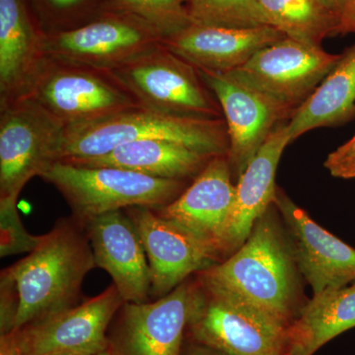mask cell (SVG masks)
<instances>
[{
	"mask_svg": "<svg viewBox=\"0 0 355 355\" xmlns=\"http://www.w3.org/2000/svg\"><path fill=\"white\" fill-rule=\"evenodd\" d=\"M95 266L83 224L58 222L32 253L1 272V336L76 306L83 280Z\"/></svg>",
	"mask_w": 355,
	"mask_h": 355,
	"instance_id": "1",
	"label": "cell"
},
{
	"mask_svg": "<svg viewBox=\"0 0 355 355\" xmlns=\"http://www.w3.org/2000/svg\"><path fill=\"white\" fill-rule=\"evenodd\" d=\"M232 178L227 154L214 156L176 200L154 210L202 242L221 261L222 236L235 196Z\"/></svg>",
	"mask_w": 355,
	"mask_h": 355,
	"instance_id": "15",
	"label": "cell"
},
{
	"mask_svg": "<svg viewBox=\"0 0 355 355\" xmlns=\"http://www.w3.org/2000/svg\"><path fill=\"white\" fill-rule=\"evenodd\" d=\"M284 37L273 26L230 28L191 23L163 40V44L198 69L226 73Z\"/></svg>",
	"mask_w": 355,
	"mask_h": 355,
	"instance_id": "18",
	"label": "cell"
},
{
	"mask_svg": "<svg viewBox=\"0 0 355 355\" xmlns=\"http://www.w3.org/2000/svg\"><path fill=\"white\" fill-rule=\"evenodd\" d=\"M94 355H114L111 350H106V352H101V354H94Z\"/></svg>",
	"mask_w": 355,
	"mask_h": 355,
	"instance_id": "33",
	"label": "cell"
},
{
	"mask_svg": "<svg viewBox=\"0 0 355 355\" xmlns=\"http://www.w3.org/2000/svg\"><path fill=\"white\" fill-rule=\"evenodd\" d=\"M64 132L29 98L0 105V198L18 200L30 180L60 160Z\"/></svg>",
	"mask_w": 355,
	"mask_h": 355,
	"instance_id": "9",
	"label": "cell"
},
{
	"mask_svg": "<svg viewBox=\"0 0 355 355\" xmlns=\"http://www.w3.org/2000/svg\"><path fill=\"white\" fill-rule=\"evenodd\" d=\"M53 6L60 7V8H67V7H71L83 1V0H50Z\"/></svg>",
	"mask_w": 355,
	"mask_h": 355,
	"instance_id": "32",
	"label": "cell"
},
{
	"mask_svg": "<svg viewBox=\"0 0 355 355\" xmlns=\"http://www.w3.org/2000/svg\"><path fill=\"white\" fill-rule=\"evenodd\" d=\"M43 236L30 234L21 220L16 198H0V257L32 253Z\"/></svg>",
	"mask_w": 355,
	"mask_h": 355,
	"instance_id": "27",
	"label": "cell"
},
{
	"mask_svg": "<svg viewBox=\"0 0 355 355\" xmlns=\"http://www.w3.org/2000/svg\"><path fill=\"white\" fill-rule=\"evenodd\" d=\"M107 11L135 16L164 39L191 24L187 0H114Z\"/></svg>",
	"mask_w": 355,
	"mask_h": 355,
	"instance_id": "26",
	"label": "cell"
},
{
	"mask_svg": "<svg viewBox=\"0 0 355 355\" xmlns=\"http://www.w3.org/2000/svg\"><path fill=\"white\" fill-rule=\"evenodd\" d=\"M320 3L328 9L331 13H333L336 16V19H338V15H340V9H342L343 0H318Z\"/></svg>",
	"mask_w": 355,
	"mask_h": 355,
	"instance_id": "30",
	"label": "cell"
},
{
	"mask_svg": "<svg viewBox=\"0 0 355 355\" xmlns=\"http://www.w3.org/2000/svg\"><path fill=\"white\" fill-rule=\"evenodd\" d=\"M273 205L286 222L296 265L313 293L355 282L354 248L317 224L279 188Z\"/></svg>",
	"mask_w": 355,
	"mask_h": 355,
	"instance_id": "14",
	"label": "cell"
},
{
	"mask_svg": "<svg viewBox=\"0 0 355 355\" xmlns=\"http://www.w3.org/2000/svg\"><path fill=\"white\" fill-rule=\"evenodd\" d=\"M275 209L268 207L234 254L196 275L205 286L230 292L289 326L302 307L299 270Z\"/></svg>",
	"mask_w": 355,
	"mask_h": 355,
	"instance_id": "2",
	"label": "cell"
},
{
	"mask_svg": "<svg viewBox=\"0 0 355 355\" xmlns=\"http://www.w3.org/2000/svg\"><path fill=\"white\" fill-rule=\"evenodd\" d=\"M105 72L146 108L180 116L222 118L220 105L197 67L163 44Z\"/></svg>",
	"mask_w": 355,
	"mask_h": 355,
	"instance_id": "6",
	"label": "cell"
},
{
	"mask_svg": "<svg viewBox=\"0 0 355 355\" xmlns=\"http://www.w3.org/2000/svg\"><path fill=\"white\" fill-rule=\"evenodd\" d=\"M191 23L219 27L273 26L259 0H187ZM275 27V26H273Z\"/></svg>",
	"mask_w": 355,
	"mask_h": 355,
	"instance_id": "25",
	"label": "cell"
},
{
	"mask_svg": "<svg viewBox=\"0 0 355 355\" xmlns=\"http://www.w3.org/2000/svg\"><path fill=\"white\" fill-rule=\"evenodd\" d=\"M187 355H224L222 354L221 352H217V350L214 349H210L209 347H205V345H193L191 347L190 350H189L188 354Z\"/></svg>",
	"mask_w": 355,
	"mask_h": 355,
	"instance_id": "31",
	"label": "cell"
},
{
	"mask_svg": "<svg viewBox=\"0 0 355 355\" xmlns=\"http://www.w3.org/2000/svg\"><path fill=\"white\" fill-rule=\"evenodd\" d=\"M25 97L65 128L141 106L106 72L51 57L44 60Z\"/></svg>",
	"mask_w": 355,
	"mask_h": 355,
	"instance_id": "7",
	"label": "cell"
},
{
	"mask_svg": "<svg viewBox=\"0 0 355 355\" xmlns=\"http://www.w3.org/2000/svg\"><path fill=\"white\" fill-rule=\"evenodd\" d=\"M125 214L135 224L146 250L153 295L163 297L191 275L220 263L212 250L153 209L128 207Z\"/></svg>",
	"mask_w": 355,
	"mask_h": 355,
	"instance_id": "13",
	"label": "cell"
},
{
	"mask_svg": "<svg viewBox=\"0 0 355 355\" xmlns=\"http://www.w3.org/2000/svg\"><path fill=\"white\" fill-rule=\"evenodd\" d=\"M198 72L220 105L227 125L229 162L238 179L270 133L293 111L227 74Z\"/></svg>",
	"mask_w": 355,
	"mask_h": 355,
	"instance_id": "12",
	"label": "cell"
},
{
	"mask_svg": "<svg viewBox=\"0 0 355 355\" xmlns=\"http://www.w3.org/2000/svg\"><path fill=\"white\" fill-rule=\"evenodd\" d=\"M144 139L170 140L212 155L229 151L224 118L180 116L140 106L65 128L58 161L100 157L123 144Z\"/></svg>",
	"mask_w": 355,
	"mask_h": 355,
	"instance_id": "3",
	"label": "cell"
},
{
	"mask_svg": "<svg viewBox=\"0 0 355 355\" xmlns=\"http://www.w3.org/2000/svg\"><path fill=\"white\" fill-rule=\"evenodd\" d=\"M22 0H0V105L24 98L48 57Z\"/></svg>",
	"mask_w": 355,
	"mask_h": 355,
	"instance_id": "20",
	"label": "cell"
},
{
	"mask_svg": "<svg viewBox=\"0 0 355 355\" xmlns=\"http://www.w3.org/2000/svg\"><path fill=\"white\" fill-rule=\"evenodd\" d=\"M355 114V44L287 123L291 141L318 128L340 125Z\"/></svg>",
	"mask_w": 355,
	"mask_h": 355,
	"instance_id": "23",
	"label": "cell"
},
{
	"mask_svg": "<svg viewBox=\"0 0 355 355\" xmlns=\"http://www.w3.org/2000/svg\"><path fill=\"white\" fill-rule=\"evenodd\" d=\"M291 142L288 127L280 123L238 178L234 200L222 236V261L243 246L254 223L273 205L277 166Z\"/></svg>",
	"mask_w": 355,
	"mask_h": 355,
	"instance_id": "17",
	"label": "cell"
},
{
	"mask_svg": "<svg viewBox=\"0 0 355 355\" xmlns=\"http://www.w3.org/2000/svg\"><path fill=\"white\" fill-rule=\"evenodd\" d=\"M355 328V282L314 294L287 328L289 355H313Z\"/></svg>",
	"mask_w": 355,
	"mask_h": 355,
	"instance_id": "22",
	"label": "cell"
},
{
	"mask_svg": "<svg viewBox=\"0 0 355 355\" xmlns=\"http://www.w3.org/2000/svg\"><path fill=\"white\" fill-rule=\"evenodd\" d=\"M125 301L111 286L95 297L1 336L0 355H94L109 350L106 331Z\"/></svg>",
	"mask_w": 355,
	"mask_h": 355,
	"instance_id": "8",
	"label": "cell"
},
{
	"mask_svg": "<svg viewBox=\"0 0 355 355\" xmlns=\"http://www.w3.org/2000/svg\"><path fill=\"white\" fill-rule=\"evenodd\" d=\"M214 156L164 139H144L116 147L100 157L62 160L86 167H114L159 179H195Z\"/></svg>",
	"mask_w": 355,
	"mask_h": 355,
	"instance_id": "21",
	"label": "cell"
},
{
	"mask_svg": "<svg viewBox=\"0 0 355 355\" xmlns=\"http://www.w3.org/2000/svg\"><path fill=\"white\" fill-rule=\"evenodd\" d=\"M288 324L230 292L193 282L188 329L224 355H289Z\"/></svg>",
	"mask_w": 355,
	"mask_h": 355,
	"instance_id": "4",
	"label": "cell"
},
{
	"mask_svg": "<svg viewBox=\"0 0 355 355\" xmlns=\"http://www.w3.org/2000/svg\"><path fill=\"white\" fill-rule=\"evenodd\" d=\"M355 33V0H343L336 34Z\"/></svg>",
	"mask_w": 355,
	"mask_h": 355,
	"instance_id": "29",
	"label": "cell"
},
{
	"mask_svg": "<svg viewBox=\"0 0 355 355\" xmlns=\"http://www.w3.org/2000/svg\"><path fill=\"white\" fill-rule=\"evenodd\" d=\"M324 165L331 176L355 179V135L349 141L329 154Z\"/></svg>",
	"mask_w": 355,
	"mask_h": 355,
	"instance_id": "28",
	"label": "cell"
},
{
	"mask_svg": "<svg viewBox=\"0 0 355 355\" xmlns=\"http://www.w3.org/2000/svg\"><path fill=\"white\" fill-rule=\"evenodd\" d=\"M342 58L343 55L327 53L322 46L284 37L225 74L294 113Z\"/></svg>",
	"mask_w": 355,
	"mask_h": 355,
	"instance_id": "10",
	"label": "cell"
},
{
	"mask_svg": "<svg viewBox=\"0 0 355 355\" xmlns=\"http://www.w3.org/2000/svg\"><path fill=\"white\" fill-rule=\"evenodd\" d=\"M107 12L101 19L77 29L44 35L46 55L107 71L163 44L164 38L139 18Z\"/></svg>",
	"mask_w": 355,
	"mask_h": 355,
	"instance_id": "11",
	"label": "cell"
},
{
	"mask_svg": "<svg viewBox=\"0 0 355 355\" xmlns=\"http://www.w3.org/2000/svg\"><path fill=\"white\" fill-rule=\"evenodd\" d=\"M193 282H184L155 302L125 303L123 355H181Z\"/></svg>",
	"mask_w": 355,
	"mask_h": 355,
	"instance_id": "19",
	"label": "cell"
},
{
	"mask_svg": "<svg viewBox=\"0 0 355 355\" xmlns=\"http://www.w3.org/2000/svg\"><path fill=\"white\" fill-rule=\"evenodd\" d=\"M81 224L96 266L111 275L125 303L147 302L151 291L148 260L139 232L125 211L107 212Z\"/></svg>",
	"mask_w": 355,
	"mask_h": 355,
	"instance_id": "16",
	"label": "cell"
},
{
	"mask_svg": "<svg viewBox=\"0 0 355 355\" xmlns=\"http://www.w3.org/2000/svg\"><path fill=\"white\" fill-rule=\"evenodd\" d=\"M273 26L286 37L321 46L326 37L336 34L338 19L318 0H259Z\"/></svg>",
	"mask_w": 355,
	"mask_h": 355,
	"instance_id": "24",
	"label": "cell"
},
{
	"mask_svg": "<svg viewBox=\"0 0 355 355\" xmlns=\"http://www.w3.org/2000/svg\"><path fill=\"white\" fill-rule=\"evenodd\" d=\"M65 198L74 219L83 223L114 210L157 209L176 200L186 181L159 179L114 167H86L58 161L41 176Z\"/></svg>",
	"mask_w": 355,
	"mask_h": 355,
	"instance_id": "5",
	"label": "cell"
}]
</instances>
